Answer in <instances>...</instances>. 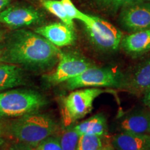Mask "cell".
Returning a JSON list of instances; mask_svg holds the SVG:
<instances>
[{
  "label": "cell",
  "mask_w": 150,
  "mask_h": 150,
  "mask_svg": "<svg viewBox=\"0 0 150 150\" xmlns=\"http://www.w3.org/2000/svg\"><path fill=\"white\" fill-rule=\"evenodd\" d=\"M10 0H0V13L8 6Z\"/></svg>",
  "instance_id": "26"
},
{
  "label": "cell",
  "mask_w": 150,
  "mask_h": 150,
  "mask_svg": "<svg viewBox=\"0 0 150 150\" xmlns=\"http://www.w3.org/2000/svg\"><path fill=\"white\" fill-rule=\"evenodd\" d=\"M83 24L90 40L99 50L115 51L120 45L122 32L110 22L91 16Z\"/></svg>",
  "instance_id": "6"
},
{
  "label": "cell",
  "mask_w": 150,
  "mask_h": 150,
  "mask_svg": "<svg viewBox=\"0 0 150 150\" xmlns=\"http://www.w3.org/2000/svg\"><path fill=\"white\" fill-rule=\"evenodd\" d=\"M150 0H95L99 6L109 11H117L118 9L131 6L135 4L146 2Z\"/></svg>",
  "instance_id": "20"
},
{
  "label": "cell",
  "mask_w": 150,
  "mask_h": 150,
  "mask_svg": "<svg viewBox=\"0 0 150 150\" xmlns=\"http://www.w3.org/2000/svg\"><path fill=\"white\" fill-rule=\"evenodd\" d=\"M35 32L58 47L71 45L76 40L74 29L61 22L41 26L35 29Z\"/></svg>",
  "instance_id": "10"
},
{
  "label": "cell",
  "mask_w": 150,
  "mask_h": 150,
  "mask_svg": "<svg viewBox=\"0 0 150 150\" xmlns=\"http://www.w3.org/2000/svg\"><path fill=\"white\" fill-rule=\"evenodd\" d=\"M125 74L111 67L91 66L81 74L65 82L70 91L86 87H108L123 88Z\"/></svg>",
  "instance_id": "4"
},
{
  "label": "cell",
  "mask_w": 150,
  "mask_h": 150,
  "mask_svg": "<svg viewBox=\"0 0 150 150\" xmlns=\"http://www.w3.org/2000/svg\"><path fill=\"white\" fill-rule=\"evenodd\" d=\"M98 88H89L72 91L63 101V119L66 125H70L90 113L94 101L104 93Z\"/></svg>",
  "instance_id": "5"
},
{
  "label": "cell",
  "mask_w": 150,
  "mask_h": 150,
  "mask_svg": "<svg viewBox=\"0 0 150 150\" xmlns=\"http://www.w3.org/2000/svg\"><path fill=\"white\" fill-rule=\"evenodd\" d=\"M58 125L47 114L35 112L19 117L6 126V132L18 140L35 147L44 140L53 136Z\"/></svg>",
  "instance_id": "2"
},
{
  "label": "cell",
  "mask_w": 150,
  "mask_h": 150,
  "mask_svg": "<svg viewBox=\"0 0 150 150\" xmlns=\"http://www.w3.org/2000/svg\"><path fill=\"white\" fill-rule=\"evenodd\" d=\"M3 39V33H1V31H0V55H1V41H2Z\"/></svg>",
  "instance_id": "28"
},
{
  "label": "cell",
  "mask_w": 150,
  "mask_h": 150,
  "mask_svg": "<svg viewBox=\"0 0 150 150\" xmlns=\"http://www.w3.org/2000/svg\"><path fill=\"white\" fill-rule=\"evenodd\" d=\"M102 150H115V149L113 147V146L107 145L105 146V147H103Z\"/></svg>",
  "instance_id": "27"
},
{
  "label": "cell",
  "mask_w": 150,
  "mask_h": 150,
  "mask_svg": "<svg viewBox=\"0 0 150 150\" xmlns=\"http://www.w3.org/2000/svg\"><path fill=\"white\" fill-rule=\"evenodd\" d=\"M42 5L51 13L59 18L63 22V23L66 24L74 29V22L73 20L69 18L67 14L65 12V10L63 6L61 1L58 0H40Z\"/></svg>",
  "instance_id": "17"
},
{
  "label": "cell",
  "mask_w": 150,
  "mask_h": 150,
  "mask_svg": "<svg viewBox=\"0 0 150 150\" xmlns=\"http://www.w3.org/2000/svg\"><path fill=\"white\" fill-rule=\"evenodd\" d=\"M91 63L77 53L62 52L55 72L45 76V79L49 86L65 83L91 67Z\"/></svg>",
  "instance_id": "7"
},
{
  "label": "cell",
  "mask_w": 150,
  "mask_h": 150,
  "mask_svg": "<svg viewBox=\"0 0 150 150\" xmlns=\"http://www.w3.org/2000/svg\"><path fill=\"white\" fill-rule=\"evenodd\" d=\"M120 22L124 28L131 31L150 29V3H138L124 8Z\"/></svg>",
  "instance_id": "9"
},
{
  "label": "cell",
  "mask_w": 150,
  "mask_h": 150,
  "mask_svg": "<svg viewBox=\"0 0 150 150\" xmlns=\"http://www.w3.org/2000/svg\"><path fill=\"white\" fill-rule=\"evenodd\" d=\"M121 45L125 52L139 55L150 50V29L135 31L122 39Z\"/></svg>",
  "instance_id": "15"
},
{
  "label": "cell",
  "mask_w": 150,
  "mask_h": 150,
  "mask_svg": "<svg viewBox=\"0 0 150 150\" xmlns=\"http://www.w3.org/2000/svg\"><path fill=\"white\" fill-rule=\"evenodd\" d=\"M79 134H95L103 136L106 133V119L102 113L92 116L74 127Z\"/></svg>",
  "instance_id": "16"
},
{
  "label": "cell",
  "mask_w": 150,
  "mask_h": 150,
  "mask_svg": "<svg viewBox=\"0 0 150 150\" xmlns=\"http://www.w3.org/2000/svg\"><path fill=\"white\" fill-rule=\"evenodd\" d=\"M35 150H63L60 145L58 137L50 136L39 143Z\"/></svg>",
  "instance_id": "22"
},
{
  "label": "cell",
  "mask_w": 150,
  "mask_h": 150,
  "mask_svg": "<svg viewBox=\"0 0 150 150\" xmlns=\"http://www.w3.org/2000/svg\"><path fill=\"white\" fill-rule=\"evenodd\" d=\"M44 18L38 10L25 6H12L0 13V22L16 29L40 24Z\"/></svg>",
  "instance_id": "8"
},
{
  "label": "cell",
  "mask_w": 150,
  "mask_h": 150,
  "mask_svg": "<svg viewBox=\"0 0 150 150\" xmlns=\"http://www.w3.org/2000/svg\"><path fill=\"white\" fill-rule=\"evenodd\" d=\"M123 88L136 94L150 89V59L138 65L130 74H125Z\"/></svg>",
  "instance_id": "11"
},
{
  "label": "cell",
  "mask_w": 150,
  "mask_h": 150,
  "mask_svg": "<svg viewBox=\"0 0 150 150\" xmlns=\"http://www.w3.org/2000/svg\"><path fill=\"white\" fill-rule=\"evenodd\" d=\"M112 145L116 150H149L150 135L122 131L114 136Z\"/></svg>",
  "instance_id": "13"
},
{
  "label": "cell",
  "mask_w": 150,
  "mask_h": 150,
  "mask_svg": "<svg viewBox=\"0 0 150 150\" xmlns=\"http://www.w3.org/2000/svg\"><path fill=\"white\" fill-rule=\"evenodd\" d=\"M149 150H150V149H149Z\"/></svg>",
  "instance_id": "29"
},
{
  "label": "cell",
  "mask_w": 150,
  "mask_h": 150,
  "mask_svg": "<svg viewBox=\"0 0 150 150\" xmlns=\"http://www.w3.org/2000/svg\"><path fill=\"white\" fill-rule=\"evenodd\" d=\"M102 137L95 134L81 135L77 150H102L104 147Z\"/></svg>",
  "instance_id": "19"
},
{
  "label": "cell",
  "mask_w": 150,
  "mask_h": 150,
  "mask_svg": "<svg viewBox=\"0 0 150 150\" xmlns=\"http://www.w3.org/2000/svg\"><path fill=\"white\" fill-rule=\"evenodd\" d=\"M62 52L45 38L26 29H16L3 37L0 62L24 70L46 72L59 63Z\"/></svg>",
  "instance_id": "1"
},
{
  "label": "cell",
  "mask_w": 150,
  "mask_h": 150,
  "mask_svg": "<svg viewBox=\"0 0 150 150\" xmlns=\"http://www.w3.org/2000/svg\"><path fill=\"white\" fill-rule=\"evenodd\" d=\"M48 104L39 92L31 89H16L0 93V118L19 117L38 112Z\"/></svg>",
  "instance_id": "3"
},
{
  "label": "cell",
  "mask_w": 150,
  "mask_h": 150,
  "mask_svg": "<svg viewBox=\"0 0 150 150\" xmlns=\"http://www.w3.org/2000/svg\"><path fill=\"white\" fill-rule=\"evenodd\" d=\"M143 102L146 106L150 109V89L148 90L145 93V96H144Z\"/></svg>",
  "instance_id": "25"
},
{
  "label": "cell",
  "mask_w": 150,
  "mask_h": 150,
  "mask_svg": "<svg viewBox=\"0 0 150 150\" xmlns=\"http://www.w3.org/2000/svg\"><path fill=\"white\" fill-rule=\"evenodd\" d=\"M6 132V127L0 121V147L5 143L4 136Z\"/></svg>",
  "instance_id": "24"
},
{
  "label": "cell",
  "mask_w": 150,
  "mask_h": 150,
  "mask_svg": "<svg viewBox=\"0 0 150 150\" xmlns=\"http://www.w3.org/2000/svg\"><path fill=\"white\" fill-rule=\"evenodd\" d=\"M80 135L74 127H69L58 137L60 145L63 150H77Z\"/></svg>",
  "instance_id": "18"
},
{
  "label": "cell",
  "mask_w": 150,
  "mask_h": 150,
  "mask_svg": "<svg viewBox=\"0 0 150 150\" xmlns=\"http://www.w3.org/2000/svg\"><path fill=\"white\" fill-rule=\"evenodd\" d=\"M65 12L72 20H79L82 22H85L90 18L91 16L83 13L75 6L71 0H61Z\"/></svg>",
  "instance_id": "21"
},
{
  "label": "cell",
  "mask_w": 150,
  "mask_h": 150,
  "mask_svg": "<svg viewBox=\"0 0 150 150\" xmlns=\"http://www.w3.org/2000/svg\"><path fill=\"white\" fill-rule=\"evenodd\" d=\"M9 150H35V147L25 142L18 141L11 146Z\"/></svg>",
  "instance_id": "23"
},
{
  "label": "cell",
  "mask_w": 150,
  "mask_h": 150,
  "mask_svg": "<svg viewBox=\"0 0 150 150\" xmlns=\"http://www.w3.org/2000/svg\"><path fill=\"white\" fill-rule=\"evenodd\" d=\"M24 70L12 64H0V91L24 86L27 83Z\"/></svg>",
  "instance_id": "14"
},
{
  "label": "cell",
  "mask_w": 150,
  "mask_h": 150,
  "mask_svg": "<svg viewBox=\"0 0 150 150\" xmlns=\"http://www.w3.org/2000/svg\"><path fill=\"white\" fill-rule=\"evenodd\" d=\"M123 132L150 135V112L138 110L123 117L120 124Z\"/></svg>",
  "instance_id": "12"
}]
</instances>
